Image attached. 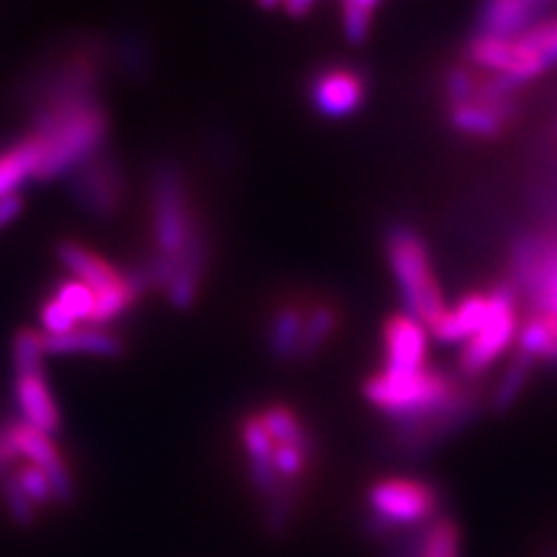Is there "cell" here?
<instances>
[{
    "label": "cell",
    "mask_w": 557,
    "mask_h": 557,
    "mask_svg": "<svg viewBox=\"0 0 557 557\" xmlns=\"http://www.w3.org/2000/svg\"><path fill=\"white\" fill-rule=\"evenodd\" d=\"M33 135L42 143L40 182H51L86 163L108 147L110 116L100 98L51 104L30 112Z\"/></svg>",
    "instance_id": "6da1fadb"
},
{
    "label": "cell",
    "mask_w": 557,
    "mask_h": 557,
    "mask_svg": "<svg viewBox=\"0 0 557 557\" xmlns=\"http://www.w3.org/2000/svg\"><path fill=\"white\" fill-rule=\"evenodd\" d=\"M362 393L393 425H407L423 421L456 403L465 393V386L448 374L428 368L405 379L374 374L364 381Z\"/></svg>",
    "instance_id": "7a4b0ae2"
},
{
    "label": "cell",
    "mask_w": 557,
    "mask_h": 557,
    "mask_svg": "<svg viewBox=\"0 0 557 557\" xmlns=\"http://www.w3.org/2000/svg\"><path fill=\"white\" fill-rule=\"evenodd\" d=\"M440 507L442 493L434 483L413 476H388L370 485L362 525L372 539H393L437 518Z\"/></svg>",
    "instance_id": "3957f363"
},
{
    "label": "cell",
    "mask_w": 557,
    "mask_h": 557,
    "mask_svg": "<svg viewBox=\"0 0 557 557\" xmlns=\"http://www.w3.org/2000/svg\"><path fill=\"white\" fill-rule=\"evenodd\" d=\"M386 251L409 317L425 327L437 323L448 307L421 235L407 225H393L386 237Z\"/></svg>",
    "instance_id": "277c9868"
},
{
    "label": "cell",
    "mask_w": 557,
    "mask_h": 557,
    "mask_svg": "<svg viewBox=\"0 0 557 557\" xmlns=\"http://www.w3.org/2000/svg\"><path fill=\"white\" fill-rule=\"evenodd\" d=\"M151 221L156 256L170 260H180L200 228L188 207L184 174L172 161H161L151 172Z\"/></svg>",
    "instance_id": "5b68a950"
},
{
    "label": "cell",
    "mask_w": 557,
    "mask_h": 557,
    "mask_svg": "<svg viewBox=\"0 0 557 557\" xmlns=\"http://www.w3.org/2000/svg\"><path fill=\"white\" fill-rule=\"evenodd\" d=\"M57 256L61 265L70 270L77 282L89 286L96 295V309L91 317V325L100 327L104 323L121 317L135 300L137 295L126 284L124 272L114 270L110 263H104L100 256L89 251L77 242H61L57 247Z\"/></svg>",
    "instance_id": "8992f818"
},
{
    "label": "cell",
    "mask_w": 557,
    "mask_h": 557,
    "mask_svg": "<svg viewBox=\"0 0 557 557\" xmlns=\"http://www.w3.org/2000/svg\"><path fill=\"white\" fill-rule=\"evenodd\" d=\"M491 295V309L476 333L469 337L460 351L458 368L467 379H474L491 370L493 364L507 354V348L518 339L520 317H518V298L509 286H497L487 290Z\"/></svg>",
    "instance_id": "52a82bcc"
},
{
    "label": "cell",
    "mask_w": 557,
    "mask_h": 557,
    "mask_svg": "<svg viewBox=\"0 0 557 557\" xmlns=\"http://www.w3.org/2000/svg\"><path fill=\"white\" fill-rule=\"evenodd\" d=\"M20 460L45 472L57 504H70L75 499V481L59 448L49 434L30 428L22 418L0 428V462L14 469Z\"/></svg>",
    "instance_id": "ba28073f"
},
{
    "label": "cell",
    "mask_w": 557,
    "mask_h": 557,
    "mask_svg": "<svg viewBox=\"0 0 557 557\" xmlns=\"http://www.w3.org/2000/svg\"><path fill=\"white\" fill-rule=\"evenodd\" d=\"M63 180L70 200L100 221L112 219L126 196L124 170H121L108 147L65 174Z\"/></svg>",
    "instance_id": "9c48e42d"
},
{
    "label": "cell",
    "mask_w": 557,
    "mask_h": 557,
    "mask_svg": "<svg viewBox=\"0 0 557 557\" xmlns=\"http://www.w3.org/2000/svg\"><path fill=\"white\" fill-rule=\"evenodd\" d=\"M481 403L472 391H465L456 403L418 423L393 425L391 444L405 460H423L432 450L444 446L448 440L474 421Z\"/></svg>",
    "instance_id": "30bf717a"
},
{
    "label": "cell",
    "mask_w": 557,
    "mask_h": 557,
    "mask_svg": "<svg viewBox=\"0 0 557 557\" xmlns=\"http://www.w3.org/2000/svg\"><path fill=\"white\" fill-rule=\"evenodd\" d=\"M518 274L525 276L532 293V319L548 330V362H557V242L536 244L518 263Z\"/></svg>",
    "instance_id": "8fae6325"
},
{
    "label": "cell",
    "mask_w": 557,
    "mask_h": 557,
    "mask_svg": "<svg viewBox=\"0 0 557 557\" xmlns=\"http://www.w3.org/2000/svg\"><path fill=\"white\" fill-rule=\"evenodd\" d=\"M428 327L407 311L395 313L383 325V376L405 379L428 370Z\"/></svg>",
    "instance_id": "7c38bea8"
},
{
    "label": "cell",
    "mask_w": 557,
    "mask_h": 557,
    "mask_svg": "<svg viewBox=\"0 0 557 557\" xmlns=\"http://www.w3.org/2000/svg\"><path fill=\"white\" fill-rule=\"evenodd\" d=\"M509 40V63L499 79L509 82L516 89L557 65V16L539 20Z\"/></svg>",
    "instance_id": "4fadbf2b"
},
{
    "label": "cell",
    "mask_w": 557,
    "mask_h": 557,
    "mask_svg": "<svg viewBox=\"0 0 557 557\" xmlns=\"http://www.w3.org/2000/svg\"><path fill=\"white\" fill-rule=\"evenodd\" d=\"M309 98L317 112L327 119L356 114L364 100V79L356 70L327 67L313 75Z\"/></svg>",
    "instance_id": "5bb4252c"
},
{
    "label": "cell",
    "mask_w": 557,
    "mask_h": 557,
    "mask_svg": "<svg viewBox=\"0 0 557 557\" xmlns=\"http://www.w3.org/2000/svg\"><path fill=\"white\" fill-rule=\"evenodd\" d=\"M242 444L244 450H247V472L251 487L260 499H268L274 495V491L282 485V476L276 474L272 456H274V442L270 440V434L265 432L263 423H260L258 416H247L242 423Z\"/></svg>",
    "instance_id": "9a60e30c"
},
{
    "label": "cell",
    "mask_w": 557,
    "mask_h": 557,
    "mask_svg": "<svg viewBox=\"0 0 557 557\" xmlns=\"http://www.w3.org/2000/svg\"><path fill=\"white\" fill-rule=\"evenodd\" d=\"M14 399L22 411V421L45 434H57L61 428V413L51 397L49 383L45 374L16 376L14 381Z\"/></svg>",
    "instance_id": "2e32d148"
},
{
    "label": "cell",
    "mask_w": 557,
    "mask_h": 557,
    "mask_svg": "<svg viewBox=\"0 0 557 557\" xmlns=\"http://www.w3.org/2000/svg\"><path fill=\"white\" fill-rule=\"evenodd\" d=\"M487 309H491V295L483 290L469 293L456 307L446 309L444 317L428 330L430 335L446 344L467 342L483 325Z\"/></svg>",
    "instance_id": "e0dca14e"
},
{
    "label": "cell",
    "mask_w": 557,
    "mask_h": 557,
    "mask_svg": "<svg viewBox=\"0 0 557 557\" xmlns=\"http://www.w3.org/2000/svg\"><path fill=\"white\" fill-rule=\"evenodd\" d=\"M45 356H96L119 358L124 356V344L102 327H77L67 335H42Z\"/></svg>",
    "instance_id": "ac0fdd59"
},
{
    "label": "cell",
    "mask_w": 557,
    "mask_h": 557,
    "mask_svg": "<svg viewBox=\"0 0 557 557\" xmlns=\"http://www.w3.org/2000/svg\"><path fill=\"white\" fill-rule=\"evenodd\" d=\"M42 163V143L35 135H28L0 153V200L20 196V188L38 177Z\"/></svg>",
    "instance_id": "d6986e66"
},
{
    "label": "cell",
    "mask_w": 557,
    "mask_h": 557,
    "mask_svg": "<svg viewBox=\"0 0 557 557\" xmlns=\"http://www.w3.org/2000/svg\"><path fill=\"white\" fill-rule=\"evenodd\" d=\"M205 260H207V237H205V231L198 228L196 235L190 237L184 253L180 256L177 274H174V278L168 286V300L174 309L184 311L194 307L198 298Z\"/></svg>",
    "instance_id": "ffe728a7"
},
{
    "label": "cell",
    "mask_w": 557,
    "mask_h": 557,
    "mask_svg": "<svg viewBox=\"0 0 557 557\" xmlns=\"http://www.w3.org/2000/svg\"><path fill=\"white\" fill-rule=\"evenodd\" d=\"M258 418H260V423H263L265 432L270 434L274 446H295V448L305 450L311 458L313 440L307 432V428L302 425L300 416L293 409H288L284 405H272L263 413H258Z\"/></svg>",
    "instance_id": "44dd1931"
},
{
    "label": "cell",
    "mask_w": 557,
    "mask_h": 557,
    "mask_svg": "<svg viewBox=\"0 0 557 557\" xmlns=\"http://www.w3.org/2000/svg\"><path fill=\"white\" fill-rule=\"evenodd\" d=\"M305 327V313L298 307H284L274 313L268 330V348L276 360H295Z\"/></svg>",
    "instance_id": "7402d4cb"
},
{
    "label": "cell",
    "mask_w": 557,
    "mask_h": 557,
    "mask_svg": "<svg viewBox=\"0 0 557 557\" xmlns=\"http://www.w3.org/2000/svg\"><path fill=\"white\" fill-rule=\"evenodd\" d=\"M300 502V481H282L274 495L263 502V528L272 536H282L295 518Z\"/></svg>",
    "instance_id": "603a6c76"
},
{
    "label": "cell",
    "mask_w": 557,
    "mask_h": 557,
    "mask_svg": "<svg viewBox=\"0 0 557 557\" xmlns=\"http://www.w3.org/2000/svg\"><path fill=\"white\" fill-rule=\"evenodd\" d=\"M532 368H534V362L530 358L520 356V354L516 356V360L509 364L507 372L502 374L497 388L493 391L491 409L495 413H507L509 409L516 407L522 391H525V386H528Z\"/></svg>",
    "instance_id": "cb8c5ba5"
},
{
    "label": "cell",
    "mask_w": 557,
    "mask_h": 557,
    "mask_svg": "<svg viewBox=\"0 0 557 557\" xmlns=\"http://www.w3.org/2000/svg\"><path fill=\"white\" fill-rule=\"evenodd\" d=\"M337 327V311L333 307H317L309 317H305V327H302V337L298 346V356L295 360H309L317 356L325 342L333 337Z\"/></svg>",
    "instance_id": "d4e9b609"
},
{
    "label": "cell",
    "mask_w": 557,
    "mask_h": 557,
    "mask_svg": "<svg viewBox=\"0 0 557 557\" xmlns=\"http://www.w3.org/2000/svg\"><path fill=\"white\" fill-rule=\"evenodd\" d=\"M462 546V530L456 518L437 516L425 534V546L421 557H460Z\"/></svg>",
    "instance_id": "484cf974"
},
{
    "label": "cell",
    "mask_w": 557,
    "mask_h": 557,
    "mask_svg": "<svg viewBox=\"0 0 557 557\" xmlns=\"http://www.w3.org/2000/svg\"><path fill=\"white\" fill-rule=\"evenodd\" d=\"M381 0H342V26L348 45H362L372 28V16Z\"/></svg>",
    "instance_id": "4316f807"
},
{
    "label": "cell",
    "mask_w": 557,
    "mask_h": 557,
    "mask_svg": "<svg viewBox=\"0 0 557 557\" xmlns=\"http://www.w3.org/2000/svg\"><path fill=\"white\" fill-rule=\"evenodd\" d=\"M42 360H45L42 335L35 333V330H20L12 344V362H14L16 376L45 374Z\"/></svg>",
    "instance_id": "83f0119b"
},
{
    "label": "cell",
    "mask_w": 557,
    "mask_h": 557,
    "mask_svg": "<svg viewBox=\"0 0 557 557\" xmlns=\"http://www.w3.org/2000/svg\"><path fill=\"white\" fill-rule=\"evenodd\" d=\"M54 300L73 317L77 323L82 321H89L94 317V309H96V295L89 286H84L77 278L73 282H65L59 286Z\"/></svg>",
    "instance_id": "f1b7e54d"
},
{
    "label": "cell",
    "mask_w": 557,
    "mask_h": 557,
    "mask_svg": "<svg viewBox=\"0 0 557 557\" xmlns=\"http://www.w3.org/2000/svg\"><path fill=\"white\" fill-rule=\"evenodd\" d=\"M0 491H3L5 509H8L10 518L14 520V525H20V528H33L35 520H38V509L33 507V502L24 495L20 483H16L14 469H12V472L0 476Z\"/></svg>",
    "instance_id": "f546056e"
},
{
    "label": "cell",
    "mask_w": 557,
    "mask_h": 557,
    "mask_svg": "<svg viewBox=\"0 0 557 557\" xmlns=\"http://www.w3.org/2000/svg\"><path fill=\"white\" fill-rule=\"evenodd\" d=\"M114 54L119 67L124 70L128 77H139L149 73V51L145 40L137 38V35H124V38L116 42Z\"/></svg>",
    "instance_id": "4dcf8cb0"
},
{
    "label": "cell",
    "mask_w": 557,
    "mask_h": 557,
    "mask_svg": "<svg viewBox=\"0 0 557 557\" xmlns=\"http://www.w3.org/2000/svg\"><path fill=\"white\" fill-rule=\"evenodd\" d=\"M14 476L16 483L24 491V495L33 502L35 509H45L49 504H54V493H51L49 479L45 476V472H40L38 467L33 465H20L14 467Z\"/></svg>",
    "instance_id": "1f68e13d"
},
{
    "label": "cell",
    "mask_w": 557,
    "mask_h": 557,
    "mask_svg": "<svg viewBox=\"0 0 557 557\" xmlns=\"http://www.w3.org/2000/svg\"><path fill=\"white\" fill-rule=\"evenodd\" d=\"M307 460H309V456L300 448L274 446L272 462H274L276 474L282 476L284 481H300V476L305 474V469H307Z\"/></svg>",
    "instance_id": "d6a6232c"
},
{
    "label": "cell",
    "mask_w": 557,
    "mask_h": 557,
    "mask_svg": "<svg viewBox=\"0 0 557 557\" xmlns=\"http://www.w3.org/2000/svg\"><path fill=\"white\" fill-rule=\"evenodd\" d=\"M40 319H42L45 335H67L79 327V323L70 317V313L54 298L45 302V307L40 311Z\"/></svg>",
    "instance_id": "836d02e7"
},
{
    "label": "cell",
    "mask_w": 557,
    "mask_h": 557,
    "mask_svg": "<svg viewBox=\"0 0 557 557\" xmlns=\"http://www.w3.org/2000/svg\"><path fill=\"white\" fill-rule=\"evenodd\" d=\"M22 198L20 196H10V198H3L0 200V228H5V225L20 216L22 212Z\"/></svg>",
    "instance_id": "e575fe53"
},
{
    "label": "cell",
    "mask_w": 557,
    "mask_h": 557,
    "mask_svg": "<svg viewBox=\"0 0 557 557\" xmlns=\"http://www.w3.org/2000/svg\"><path fill=\"white\" fill-rule=\"evenodd\" d=\"M313 3H317V0H286L284 5L290 16H305L313 8Z\"/></svg>",
    "instance_id": "d590c367"
},
{
    "label": "cell",
    "mask_w": 557,
    "mask_h": 557,
    "mask_svg": "<svg viewBox=\"0 0 557 557\" xmlns=\"http://www.w3.org/2000/svg\"><path fill=\"white\" fill-rule=\"evenodd\" d=\"M256 3H258V8H263V10H274L278 5H284L286 0H256Z\"/></svg>",
    "instance_id": "8d00e7d4"
},
{
    "label": "cell",
    "mask_w": 557,
    "mask_h": 557,
    "mask_svg": "<svg viewBox=\"0 0 557 557\" xmlns=\"http://www.w3.org/2000/svg\"><path fill=\"white\" fill-rule=\"evenodd\" d=\"M3 474H8V469L3 467V462H0V476H3Z\"/></svg>",
    "instance_id": "74e56055"
}]
</instances>
